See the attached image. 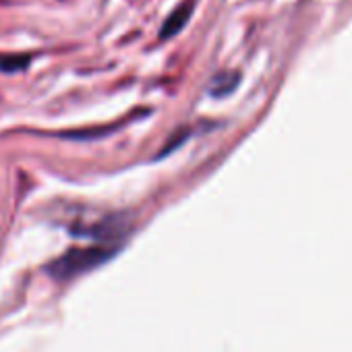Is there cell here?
Wrapping results in <instances>:
<instances>
[{"label": "cell", "mask_w": 352, "mask_h": 352, "mask_svg": "<svg viewBox=\"0 0 352 352\" xmlns=\"http://www.w3.org/2000/svg\"><path fill=\"white\" fill-rule=\"evenodd\" d=\"M114 251L106 247H89V249H73L65 253L60 259H56L50 265V272L56 278H73L77 274H83L100 263H104Z\"/></svg>", "instance_id": "6da1fadb"}, {"label": "cell", "mask_w": 352, "mask_h": 352, "mask_svg": "<svg viewBox=\"0 0 352 352\" xmlns=\"http://www.w3.org/2000/svg\"><path fill=\"white\" fill-rule=\"evenodd\" d=\"M191 13H193V3H191V0H187V3H183L179 9H176V11L166 19V23H164L162 30H160V38L166 40V38H172V36L179 34V32L185 28V23L189 21Z\"/></svg>", "instance_id": "7a4b0ae2"}, {"label": "cell", "mask_w": 352, "mask_h": 352, "mask_svg": "<svg viewBox=\"0 0 352 352\" xmlns=\"http://www.w3.org/2000/svg\"><path fill=\"white\" fill-rule=\"evenodd\" d=\"M30 56H17V54H0V71L3 73H17L23 71L30 65Z\"/></svg>", "instance_id": "3957f363"}]
</instances>
